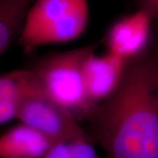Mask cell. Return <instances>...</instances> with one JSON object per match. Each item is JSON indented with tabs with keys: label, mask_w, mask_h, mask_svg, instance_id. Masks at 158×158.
Returning <instances> with one entry per match:
<instances>
[{
	"label": "cell",
	"mask_w": 158,
	"mask_h": 158,
	"mask_svg": "<svg viewBox=\"0 0 158 158\" xmlns=\"http://www.w3.org/2000/svg\"><path fill=\"white\" fill-rule=\"evenodd\" d=\"M87 120L102 158H158V38L125 61L115 90Z\"/></svg>",
	"instance_id": "6da1fadb"
},
{
	"label": "cell",
	"mask_w": 158,
	"mask_h": 158,
	"mask_svg": "<svg viewBox=\"0 0 158 158\" xmlns=\"http://www.w3.org/2000/svg\"><path fill=\"white\" fill-rule=\"evenodd\" d=\"M21 92L16 119L53 143L70 142L89 133L78 120L43 91L27 69L19 70Z\"/></svg>",
	"instance_id": "277c9868"
},
{
	"label": "cell",
	"mask_w": 158,
	"mask_h": 158,
	"mask_svg": "<svg viewBox=\"0 0 158 158\" xmlns=\"http://www.w3.org/2000/svg\"><path fill=\"white\" fill-rule=\"evenodd\" d=\"M98 45L48 53L39 57L27 68L40 86L55 102L79 122L92 114L85 94L83 67Z\"/></svg>",
	"instance_id": "7a4b0ae2"
},
{
	"label": "cell",
	"mask_w": 158,
	"mask_h": 158,
	"mask_svg": "<svg viewBox=\"0 0 158 158\" xmlns=\"http://www.w3.org/2000/svg\"><path fill=\"white\" fill-rule=\"evenodd\" d=\"M36 0H0V55L19 38L29 8Z\"/></svg>",
	"instance_id": "ba28073f"
},
{
	"label": "cell",
	"mask_w": 158,
	"mask_h": 158,
	"mask_svg": "<svg viewBox=\"0 0 158 158\" xmlns=\"http://www.w3.org/2000/svg\"><path fill=\"white\" fill-rule=\"evenodd\" d=\"M68 146L72 158H102L93 145L89 135L68 142Z\"/></svg>",
	"instance_id": "30bf717a"
},
{
	"label": "cell",
	"mask_w": 158,
	"mask_h": 158,
	"mask_svg": "<svg viewBox=\"0 0 158 158\" xmlns=\"http://www.w3.org/2000/svg\"><path fill=\"white\" fill-rule=\"evenodd\" d=\"M152 33L158 36V21L152 23Z\"/></svg>",
	"instance_id": "4fadbf2b"
},
{
	"label": "cell",
	"mask_w": 158,
	"mask_h": 158,
	"mask_svg": "<svg viewBox=\"0 0 158 158\" xmlns=\"http://www.w3.org/2000/svg\"><path fill=\"white\" fill-rule=\"evenodd\" d=\"M54 143L20 123L0 135V158H42Z\"/></svg>",
	"instance_id": "52a82bcc"
},
{
	"label": "cell",
	"mask_w": 158,
	"mask_h": 158,
	"mask_svg": "<svg viewBox=\"0 0 158 158\" xmlns=\"http://www.w3.org/2000/svg\"><path fill=\"white\" fill-rule=\"evenodd\" d=\"M89 19L88 0H36L18 40L27 54L43 45L70 42L83 35Z\"/></svg>",
	"instance_id": "3957f363"
},
{
	"label": "cell",
	"mask_w": 158,
	"mask_h": 158,
	"mask_svg": "<svg viewBox=\"0 0 158 158\" xmlns=\"http://www.w3.org/2000/svg\"><path fill=\"white\" fill-rule=\"evenodd\" d=\"M135 10L145 14L152 22L158 21V0H133Z\"/></svg>",
	"instance_id": "8fae6325"
},
{
	"label": "cell",
	"mask_w": 158,
	"mask_h": 158,
	"mask_svg": "<svg viewBox=\"0 0 158 158\" xmlns=\"http://www.w3.org/2000/svg\"><path fill=\"white\" fill-rule=\"evenodd\" d=\"M20 92L19 70L0 74V125L16 119Z\"/></svg>",
	"instance_id": "9c48e42d"
},
{
	"label": "cell",
	"mask_w": 158,
	"mask_h": 158,
	"mask_svg": "<svg viewBox=\"0 0 158 158\" xmlns=\"http://www.w3.org/2000/svg\"><path fill=\"white\" fill-rule=\"evenodd\" d=\"M125 61L110 53L98 54L96 51L86 59L83 67V81L92 113L115 90Z\"/></svg>",
	"instance_id": "8992f818"
},
{
	"label": "cell",
	"mask_w": 158,
	"mask_h": 158,
	"mask_svg": "<svg viewBox=\"0 0 158 158\" xmlns=\"http://www.w3.org/2000/svg\"><path fill=\"white\" fill-rule=\"evenodd\" d=\"M42 158H72L68 142L53 143Z\"/></svg>",
	"instance_id": "7c38bea8"
},
{
	"label": "cell",
	"mask_w": 158,
	"mask_h": 158,
	"mask_svg": "<svg viewBox=\"0 0 158 158\" xmlns=\"http://www.w3.org/2000/svg\"><path fill=\"white\" fill-rule=\"evenodd\" d=\"M152 23L147 15L136 10L119 17L105 35L106 52L124 60L139 54L151 38Z\"/></svg>",
	"instance_id": "5b68a950"
}]
</instances>
